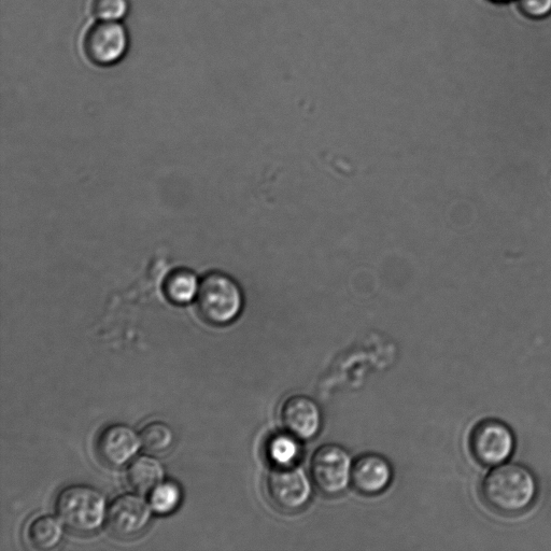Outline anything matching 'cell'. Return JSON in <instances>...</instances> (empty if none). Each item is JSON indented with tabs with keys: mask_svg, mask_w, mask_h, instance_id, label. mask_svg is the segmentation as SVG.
I'll use <instances>...</instances> for the list:
<instances>
[{
	"mask_svg": "<svg viewBox=\"0 0 551 551\" xmlns=\"http://www.w3.org/2000/svg\"><path fill=\"white\" fill-rule=\"evenodd\" d=\"M534 474L520 464H504L490 472L482 485V496L490 510L504 516L525 513L538 497Z\"/></svg>",
	"mask_w": 551,
	"mask_h": 551,
	"instance_id": "1",
	"label": "cell"
},
{
	"mask_svg": "<svg viewBox=\"0 0 551 551\" xmlns=\"http://www.w3.org/2000/svg\"><path fill=\"white\" fill-rule=\"evenodd\" d=\"M55 508L63 525L78 535H91L107 521L106 498L90 486L65 488L56 499Z\"/></svg>",
	"mask_w": 551,
	"mask_h": 551,
	"instance_id": "2",
	"label": "cell"
},
{
	"mask_svg": "<svg viewBox=\"0 0 551 551\" xmlns=\"http://www.w3.org/2000/svg\"><path fill=\"white\" fill-rule=\"evenodd\" d=\"M245 298L237 281L220 272L204 277L197 293L202 318L213 326H228L243 313Z\"/></svg>",
	"mask_w": 551,
	"mask_h": 551,
	"instance_id": "3",
	"label": "cell"
},
{
	"mask_svg": "<svg viewBox=\"0 0 551 551\" xmlns=\"http://www.w3.org/2000/svg\"><path fill=\"white\" fill-rule=\"evenodd\" d=\"M130 49V35L122 22L98 21L89 24L80 38L83 58L101 68L118 65Z\"/></svg>",
	"mask_w": 551,
	"mask_h": 551,
	"instance_id": "4",
	"label": "cell"
},
{
	"mask_svg": "<svg viewBox=\"0 0 551 551\" xmlns=\"http://www.w3.org/2000/svg\"><path fill=\"white\" fill-rule=\"evenodd\" d=\"M352 468L351 456L344 447L323 445L310 461V477L324 496L333 498L345 492L351 484Z\"/></svg>",
	"mask_w": 551,
	"mask_h": 551,
	"instance_id": "5",
	"label": "cell"
},
{
	"mask_svg": "<svg viewBox=\"0 0 551 551\" xmlns=\"http://www.w3.org/2000/svg\"><path fill=\"white\" fill-rule=\"evenodd\" d=\"M515 435L510 427L498 419L477 423L470 436V450L475 460L484 466H497L514 454Z\"/></svg>",
	"mask_w": 551,
	"mask_h": 551,
	"instance_id": "6",
	"label": "cell"
},
{
	"mask_svg": "<svg viewBox=\"0 0 551 551\" xmlns=\"http://www.w3.org/2000/svg\"><path fill=\"white\" fill-rule=\"evenodd\" d=\"M312 482L298 466L275 468L267 478L268 497L282 512H300L312 500Z\"/></svg>",
	"mask_w": 551,
	"mask_h": 551,
	"instance_id": "7",
	"label": "cell"
},
{
	"mask_svg": "<svg viewBox=\"0 0 551 551\" xmlns=\"http://www.w3.org/2000/svg\"><path fill=\"white\" fill-rule=\"evenodd\" d=\"M152 506L135 494H124L112 503L107 514V527L115 538L137 539L149 527Z\"/></svg>",
	"mask_w": 551,
	"mask_h": 551,
	"instance_id": "8",
	"label": "cell"
},
{
	"mask_svg": "<svg viewBox=\"0 0 551 551\" xmlns=\"http://www.w3.org/2000/svg\"><path fill=\"white\" fill-rule=\"evenodd\" d=\"M281 420L287 432L304 442L314 440L320 433L323 416L315 400L306 395H294L282 406Z\"/></svg>",
	"mask_w": 551,
	"mask_h": 551,
	"instance_id": "9",
	"label": "cell"
},
{
	"mask_svg": "<svg viewBox=\"0 0 551 551\" xmlns=\"http://www.w3.org/2000/svg\"><path fill=\"white\" fill-rule=\"evenodd\" d=\"M141 445L140 436L134 429L113 425L98 436L96 451L103 463L111 468H121L134 459Z\"/></svg>",
	"mask_w": 551,
	"mask_h": 551,
	"instance_id": "10",
	"label": "cell"
},
{
	"mask_svg": "<svg viewBox=\"0 0 551 551\" xmlns=\"http://www.w3.org/2000/svg\"><path fill=\"white\" fill-rule=\"evenodd\" d=\"M393 470L390 462L377 454H365L353 462L351 484L363 496H377L390 486Z\"/></svg>",
	"mask_w": 551,
	"mask_h": 551,
	"instance_id": "11",
	"label": "cell"
},
{
	"mask_svg": "<svg viewBox=\"0 0 551 551\" xmlns=\"http://www.w3.org/2000/svg\"><path fill=\"white\" fill-rule=\"evenodd\" d=\"M165 471L162 463L152 457H139L130 466L127 479L139 494H150L163 483Z\"/></svg>",
	"mask_w": 551,
	"mask_h": 551,
	"instance_id": "12",
	"label": "cell"
},
{
	"mask_svg": "<svg viewBox=\"0 0 551 551\" xmlns=\"http://www.w3.org/2000/svg\"><path fill=\"white\" fill-rule=\"evenodd\" d=\"M63 522L53 516L35 518L27 528V541L38 550H52L58 547L64 536Z\"/></svg>",
	"mask_w": 551,
	"mask_h": 551,
	"instance_id": "13",
	"label": "cell"
},
{
	"mask_svg": "<svg viewBox=\"0 0 551 551\" xmlns=\"http://www.w3.org/2000/svg\"><path fill=\"white\" fill-rule=\"evenodd\" d=\"M300 442L289 432L276 434L267 442L266 456L275 468H291L301 458Z\"/></svg>",
	"mask_w": 551,
	"mask_h": 551,
	"instance_id": "14",
	"label": "cell"
},
{
	"mask_svg": "<svg viewBox=\"0 0 551 551\" xmlns=\"http://www.w3.org/2000/svg\"><path fill=\"white\" fill-rule=\"evenodd\" d=\"M200 284L189 270H177L169 275L164 284L166 298L174 304L185 305L192 302L199 293Z\"/></svg>",
	"mask_w": 551,
	"mask_h": 551,
	"instance_id": "15",
	"label": "cell"
},
{
	"mask_svg": "<svg viewBox=\"0 0 551 551\" xmlns=\"http://www.w3.org/2000/svg\"><path fill=\"white\" fill-rule=\"evenodd\" d=\"M141 444L150 454L164 455L175 443L174 430L161 421L149 423L140 433Z\"/></svg>",
	"mask_w": 551,
	"mask_h": 551,
	"instance_id": "16",
	"label": "cell"
},
{
	"mask_svg": "<svg viewBox=\"0 0 551 551\" xmlns=\"http://www.w3.org/2000/svg\"><path fill=\"white\" fill-rule=\"evenodd\" d=\"M182 493L175 483H162L150 493L153 511L161 515L175 512L181 503Z\"/></svg>",
	"mask_w": 551,
	"mask_h": 551,
	"instance_id": "17",
	"label": "cell"
},
{
	"mask_svg": "<svg viewBox=\"0 0 551 551\" xmlns=\"http://www.w3.org/2000/svg\"><path fill=\"white\" fill-rule=\"evenodd\" d=\"M131 9L130 0H90L94 20L122 22Z\"/></svg>",
	"mask_w": 551,
	"mask_h": 551,
	"instance_id": "18",
	"label": "cell"
},
{
	"mask_svg": "<svg viewBox=\"0 0 551 551\" xmlns=\"http://www.w3.org/2000/svg\"><path fill=\"white\" fill-rule=\"evenodd\" d=\"M517 6L531 20H543L551 16V0H517Z\"/></svg>",
	"mask_w": 551,
	"mask_h": 551,
	"instance_id": "19",
	"label": "cell"
},
{
	"mask_svg": "<svg viewBox=\"0 0 551 551\" xmlns=\"http://www.w3.org/2000/svg\"><path fill=\"white\" fill-rule=\"evenodd\" d=\"M489 2L496 5H506L514 2V0H489Z\"/></svg>",
	"mask_w": 551,
	"mask_h": 551,
	"instance_id": "20",
	"label": "cell"
}]
</instances>
